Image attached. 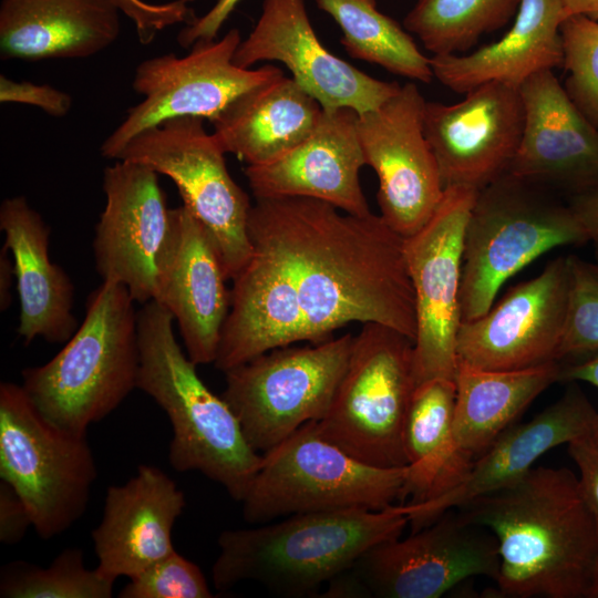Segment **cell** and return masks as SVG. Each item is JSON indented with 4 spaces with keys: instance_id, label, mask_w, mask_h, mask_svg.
<instances>
[{
    "instance_id": "obj_21",
    "label": "cell",
    "mask_w": 598,
    "mask_h": 598,
    "mask_svg": "<svg viewBox=\"0 0 598 598\" xmlns=\"http://www.w3.org/2000/svg\"><path fill=\"white\" fill-rule=\"evenodd\" d=\"M519 92L524 126L508 174L581 193L598 185V128L577 109L553 70L528 78Z\"/></svg>"
},
{
    "instance_id": "obj_38",
    "label": "cell",
    "mask_w": 598,
    "mask_h": 598,
    "mask_svg": "<svg viewBox=\"0 0 598 598\" xmlns=\"http://www.w3.org/2000/svg\"><path fill=\"white\" fill-rule=\"evenodd\" d=\"M122 13L134 23L138 41L151 43L156 35L168 27L185 22L188 24L196 17L187 0L165 3H152L144 0H114Z\"/></svg>"
},
{
    "instance_id": "obj_18",
    "label": "cell",
    "mask_w": 598,
    "mask_h": 598,
    "mask_svg": "<svg viewBox=\"0 0 598 598\" xmlns=\"http://www.w3.org/2000/svg\"><path fill=\"white\" fill-rule=\"evenodd\" d=\"M423 126L444 187L480 190L508 172L519 146V87L487 82L454 104L426 101Z\"/></svg>"
},
{
    "instance_id": "obj_8",
    "label": "cell",
    "mask_w": 598,
    "mask_h": 598,
    "mask_svg": "<svg viewBox=\"0 0 598 598\" xmlns=\"http://www.w3.org/2000/svg\"><path fill=\"white\" fill-rule=\"evenodd\" d=\"M96 476L86 434L50 422L22 385L0 383V477L24 502L39 537L61 535L83 516Z\"/></svg>"
},
{
    "instance_id": "obj_25",
    "label": "cell",
    "mask_w": 598,
    "mask_h": 598,
    "mask_svg": "<svg viewBox=\"0 0 598 598\" xmlns=\"http://www.w3.org/2000/svg\"><path fill=\"white\" fill-rule=\"evenodd\" d=\"M231 279L230 308L215 359L221 372L276 348L305 341L303 315L293 280L261 246Z\"/></svg>"
},
{
    "instance_id": "obj_6",
    "label": "cell",
    "mask_w": 598,
    "mask_h": 598,
    "mask_svg": "<svg viewBox=\"0 0 598 598\" xmlns=\"http://www.w3.org/2000/svg\"><path fill=\"white\" fill-rule=\"evenodd\" d=\"M588 241L570 206L544 186L504 174L480 189L464 237L462 321L486 313L501 287L543 254Z\"/></svg>"
},
{
    "instance_id": "obj_44",
    "label": "cell",
    "mask_w": 598,
    "mask_h": 598,
    "mask_svg": "<svg viewBox=\"0 0 598 598\" xmlns=\"http://www.w3.org/2000/svg\"><path fill=\"white\" fill-rule=\"evenodd\" d=\"M560 381H582L598 388V351L585 361L561 367ZM592 437L598 440V416Z\"/></svg>"
},
{
    "instance_id": "obj_4",
    "label": "cell",
    "mask_w": 598,
    "mask_h": 598,
    "mask_svg": "<svg viewBox=\"0 0 598 598\" xmlns=\"http://www.w3.org/2000/svg\"><path fill=\"white\" fill-rule=\"evenodd\" d=\"M409 524L403 505L291 515L255 528L227 529L218 537L212 578L227 590L256 581L289 597L316 592L349 569L372 546L401 536Z\"/></svg>"
},
{
    "instance_id": "obj_11",
    "label": "cell",
    "mask_w": 598,
    "mask_h": 598,
    "mask_svg": "<svg viewBox=\"0 0 598 598\" xmlns=\"http://www.w3.org/2000/svg\"><path fill=\"white\" fill-rule=\"evenodd\" d=\"M353 337L276 348L224 372L221 396L257 452H268L327 413Z\"/></svg>"
},
{
    "instance_id": "obj_7",
    "label": "cell",
    "mask_w": 598,
    "mask_h": 598,
    "mask_svg": "<svg viewBox=\"0 0 598 598\" xmlns=\"http://www.w3.org/2000/svg\"><path fill=\"white\" fill-rule=\"evenodd\" d=\"M414 377V341L381 323H362L327 413L310 422L323 440L379 467H404L403 426Z\"/></svg>"
},
{
    "instance_id": "obj_48",
    "label": "cell",
    "mask_w": 598,
    "mask_h": 598,
    "mask_svg": "<svg viewBox=\"0 0 598 598\" xmlns=\"http://www.w3.org/2000/svg\"><path fill=\"white\" fill-rule=\"evenodd\" d=\"M591 270L598 276V265L589 264Z\"/></svg>"
},
{
    "instance_id": "obj_10",
    "label": "cell",
    "mask_w": 598,
    "mask_h": 598,
    "mask_svg": "<svg viewBox=\"0 0 598 598\" xmlns=\"http://www.w3.org/2000/svg\"><path fill=\"white\" fill-rule=\"evenodd\" d=\"M498 570L494 535L450 509L406 538L365 550L323 597L437 598L472 577L495 581Z\"/></svg>"
},
{
    "instance_id": "obj_24",
    "label": "cell",
    "mask_w": 598,
    "mask_h": 598,
    "mask_svg": "<svg viewBox=\"0 0 598 598\" xmlns=\"http://www.w3.org/2000/svg\"><path fill=\"white\" fill-rule=\"evenodd\" d=\"M185 505L183 491L157 466L140 465L126 483L109 486L91 533L100 575L131 578L173 553V527Z\"/></svg>"
},
{
    "instance_id": "obj_22",
    "label": "cell",
    "mask_w": 598,
    "mask_h": 598,
    "mask_svg": "<svg viewBox=\"0 0 598 598\" xmlns=\"http://www.w3.org/2000/svg\"><path fill=\"white\" fill-rule=\"evenodd\" d=\"M352 109L324 110L315 131L281 157L247 165L255 198L309 197L352 215L370 212L359 173L365 165Z\"/></svg>"
},
{
    "instance_id": "obj_2",
    "label": "cell",
    "mask_w": 598,
    "mask_h": 598,
    "mask_svg": "<svg viewBox=\"0 0 598 598\" xmlns=\"http://www.w3.org/2000/svg\"><path fill=\"white\" fill-rule=\"evenodd\" d=\"M457 509L497 542L501 597L587 598L598 565V525L570 470L534 466Z\"/></svg>"
},
{
    "instance_id": "obj_19",
    "label": "cell",
    "mask_w": 598,
    "mask_h": 598,
    "mask_svg": "<svg viewBox=\"0 0 598 598\" xmlns=\"http://www.w3.org/2000/svg\"><path fill=\"white\" fill-rule=\"evenodd\" d=\"M278 61L324 110L348 107L359 115L395 94L398 82L378 80L331 53L312 28L305 0H264L260 16L238 45L234 62L249 69Z\"/></svg>"
},
{
    "instance_id": "obj_43",
    "label": "cell",
    "mask_w": 598,
    "mask_h": 598,
    "mask_svg": "<svg viewBox=\"0 0 598 598\" xmlns=\"http://www.w3.org/2000/svg\"><path fill=\"white\" fill-rule=\"evenodd\" d=\"M569 206L598 252V185L576 194Z\"/></svg>"
},
{
    "instance_id": "obj_23",
    "label": "cell",
    "mask_w": 598,
    "mask_h": 598,
    "mask_svg": "<svg viewBox=\"0 0 598 598\" xmlns=\"http://www.w3.org/2000/svg\"><path fill=\"white\" fill-rule=\"evenodd\" d=\"M173 235L162 262L154 300L177 322L188 358L214 363L230 308L228 280L202 224L184 206L172 209Z\"/></svg>"
},
{
    "instance_id": "obj_36",
    "label": "cell",
    "mask_w": 598,
    "mask_h": 598,
    "mask_svg": "<svg viewBox=\"0 0 598 598\" xmlns=\"http://www.w3.org/2000/svg\"><path fill=\"white\" fill-rule=\"evenodd\" d=\"M568 305L559 360L598 351V276L576 256H568Z\"/></svg>"
},
{
    "instance_id": "obj_20",
    "label": "cell",
    "mask_w": 598,
    "mask_h": 598,
    "mask_svg": "<svg viewBox=\"0 0 598 598\" xmlns=\"http://www.w3.org/2000/svg\"><path fill=\"white\" fill-rule=\"evenodd\" d=\"M597 416L586 395L576 386L569 388L533 420L505 430L452 489L430 501L402 504L412 532L450 509L514 484L551 448L592 436Z\"/></svg>"
},
{
    "instance_id": "obj_16",
    "label": "cell",
    "mask_w": 598,
    "mask_h": 598,
    "mask_svg": "<svg viewBox=\"0 0 598 598\" xmlns=\"http://www.w3.org/2000/svg\"><path fill=\"white\" fill-rule=\"evenodd\" d=\"M105 206L95 225L93 254L102 280L122 283L135 302L154 300L173 235L172 209L158 174L118 161L103 173Z\"/></svg>"
},
{
    "instance_id": "obj_29",
    "label": "cell",
    "mask_w": 598,
    "mask_h": 598,
    "mask_svg": "<svg viewBox=\"0 0 598 598\" xmlns=\"http://www.w3.org/2000/svg\"><path fill=\"white\" fill-rule=\"evenodd\" d=\"M322 113L321 104L282 73L237 96L212 122L213 134L226 154L264 165L305 141Z\"/></svg>"
},
{
    "instance_id": "obj_14",
    "label": "cell",
    "mask_w": 598,
    "mask_h": 598,
    "mask_svg": "<svg viewBox=\"0 0 598 598\" xmlns=\"http://www.w3.org/2000/svg\"><path fill=\"white\" fill-rule=\"evenodd\" d=\"M477 192L462 186L446 187L429 221L404 238L415 298L416 384L434 378L455 379L464 237Z\"/></svg>"
},
{
    "instance_id": "obj_26",
    "label": "cell",
    "mask_w": 598,
    "mask_h": 598,
    "mask_svg": "<svg viewBox=\"0 0 598 598\" xmlns=\"http://www.w3.org/2000/svg\"><path fill=\"white\" fill-rule=\"evenodd\" d=\"M0 230L14 262L19 336L25 344L35 338L66 342L79 327L72 312L74 287L50 260V227L24 196H14L1 203Z\"/></svg>"
},
{
    "instance_id": "obj_1",
    "label": "cell",
    "mask_w": 598,
    "mask_h": 598,
    "mask_svg": "<svg viewBox=\"0 0 598 598\" xmlns=\"http://www.w3.org/2000/svg\"><path fill=\"white\" fill-rule=\"evenodd\" d=\"M248 235L290 274L305 342L326 341L350 322L381 323L414 341L415 298L404 238L380 215L341 214L309 197L257 198Z\"/></svg>"
},
{
    "instance_id": "obj_46",
    "label": "cell",
    "mask_w": 598,
    "mask_h": 598,
    "mask_svg": "<svg viewBox=\"0 0 598 598\" xmlns=\"http://www.w3.org/2000/svg\"><path fill=\"white\" fill-rule=\"evenodd\" d=\"M566 18L585 16L598 21V0H563Z\"/></svg>"
},
{
    "instance_id": "obj_17",
    "label": "cell",
    "mask_w": 598,
    "mask_h": 598,
    "mask_svg": "<svg viewBox=\"0 0 598 598\" xmlns=\"http://www.w3.org/2000/svg\"><path fill=\"white\" fill-rule=\"evenodd\" d=\"M569 287L568 257L512 288L477 319L462 321L457 358L485 370H520L558 361Z\"/></svg>"
},
{
    "instance_id": "obj_5",
    "label": "cell",
    "mask_w": 598,
    "mask_h": 598,
    "mask_svg": "<svg viewBox=\"0 0 598 598\" xmlns=\"http://www.w3.org/2000/svg\"><path fill=\"white\" fill-rule=\"evenodd\" d=\"M125 286L103 280L83 322L47 363L22 370V386L53 424L86 434L136 389L137 310Z\"/></svg>"
},
{
    "instance_id": "obj_13",
    "label": "cell",
    "mask_w": 598,
    "mask_h": 598,
    "mask_svg": "<svg viewBox=\"0 0 598 598\" xmlns=\"http://www.w3.org/2000/svg\"><path fill=\"white\" fill-rule=\"evenodd\" d=\"M240 42L239 30L230 29L220 39L197 41L185 56L169 53L142 61L132 85L143 100L127 110L102 143V156L116 159L137 134L172 118L194 116L213 122L237 96L283 73L269 64L257 69L235 64Z\"/></svg>"
},
{
    "instance_id": "obj_3",
    "label": "cell",
    "mask_w": 598,
    "mask_h": 598,
    "mask_svg": "<svg viewBox=\"0 0 598 598\" xmlns=\"http://www.w3.org/2000/svg\"><path fill=\"white\" fill-rule=\"evenodd\" d=\"M174 321L156 300L137 310L136 389L150 395L171 422V466L177 472H200L241 502L261 465L262 454L248 443L224 398L212 392L199 378L197 365L176 340Z\"/></svg>"
},
{
    "instance_id": "obj_15",
    "label": "cell",
    "mask_w": 598,
    "mask_h": 598,
    "mask_svg": "<svg viewBox=\"0 0 598 598\" xmlns=\"http://www.w3.org/2000/svg\"><path fill=\"white\" fill-rule=\"evenodd\" d=\"M425 102L417 85L408 82L380 106L358 117L365 165L379 179L380 216L403 238L429 221L445 190L424 133Z\"/></svg>"
},
{
    "instance_id": "obj_28",
    "label": "cell",
    "mask_w": 598,
    "mask_h": 598,
    "mask_svg": "<svg viewBox=\"0 0 598 598\" xmlns=\"http://www.w3.org/2000/svg\"><path fill=\"white\" fill-rule=\"evenodd\" d=\"M565 19L563 0H522L499 40L467 54L433 55V75L463 95L487 82L519 87L532 75L561 66Z\"/></svg>"
},
{
    "instance_id": "obj_32",
    "label": "cell",
    "mask_w": 598,
    "mask_h": 598,
    "mask_svg": "<svg viewBox=\"0 0 598 598\" xmlns=\"http://www.w3.org/2000/svg\"><path fill=\"white\" fill-rule=\"evenodd\" d=\"M340 27L341 44L357 60L377 64L402 78L430 83V59L411 33L381 12L377 0H315Z\"/></svg>"
},
{
    "instance_id": "obj_47",
    "label": "cell",
    "mask_w": 598,
    "mask_h": 598,
    "mask_svg": "<svg viewBox=\"0 0 598 598\" xmlns=\"http://www.w3.org/2000/svg\"><path fill=\"white\" fill-rule=\"evenodd\" d=\"M587 598H598V565Z\"/></svg>"
},
{
    "instance_id": "obj_35",
    "label": "cell",
    "mask_w": 598,
    "mask_h": 598,
    "mask_svg": "<svg viewBox=\"0 0 598 598\" xmlns=\"http://www.w3.org/2000/svg\"><path fill=\"white\" fill-rule=\"evenodd\" d=\"M563 84L568 96L586 118L598 128V21L569 16L560 27Z\"/></svg>"
},
{
    "instance_id": "obj_42",
    "label": "cell",
    "mask_w": 598,
    "mask_h": 598,
    "mask_svg": "<svg viewBox=\"0 0 598 598\" xmlns=\"http://www.w3.org/2000/svg\"><path fill=\"white\" fill-rule=\"evenodd\" d=\"M241 0H217L205 14L186 24L177 35L183 48H190L200 40H214L225 21Z\"/></svg>"
},
{
    "instance_id": "obj_41",
    "label": "cell",
    "mask_w": 598,
    "mask_h": 598,
    "mask_svg": "<svg viewBox=\"0 0 598 598\" xmlns=\"http://www.w3.org/2000/svg\"><path fill=\"white\" fill-rule=\"evenodd\" d=\"M32 526L31 515L14 488L0 482V542L6 545L20 543Z\"/></svg>"
},
{
    "instance_id": "obj_30",
    "label": "cell",
    "mask_w": 598,
    "mask_h": 598,
    "mask_svg": "<svg viewBox=\"0 0 598 598\" xmlns=\"http://www.w3.org/2000/svg\"><path fill=\"white\" fill-rule=\"evenodd\" d=\"M455 381L434 378L416 384L403 426L408 460L403 499L410 503L436 498L456 486L474 461L454 439Z\"/></svg>"
},
{
    "instance_id": "obj_45",
    "label": "cell",
    "mask_w": 598,
    "mask_h": 598,
    "mask_svg": "<svg viewBox=\"0 0 598 598\" xmlns=\"http://www.w3.org/2000/svg\"><path fill=\"white\" fill-rule=\"evenodd\" d=\"M10 250L2 246L0 251V309L7 310L11 303V290L16 281L13 259L9 257Z\"/></svg>"
},
{
    "instance_id": "obj_39",
    "label": "cell",
    "mask_w": 598,
    "mask_h": 598,
    "mask_svg": "<svg viewBox=\"0 0 598 598\" xmlns=\"http://www.w3.org/2000/svg\"><path fill=\"white\" fill-rule=\"evenodd\" d=\"M1 103L27 104L41 109L54 117L65 116L72 106L71 96L49 84L14 81L0 76Z\"/></svg>"
},
{
    "instance_id": "obj_12",
    "label": "cell",
    "mask_w": 598,
    "mask_h": 598,
    "mask_svg": "<svg viewBox=\"0 0 598 598\" xmlns=\"http://www.w3.org/2000/svg\"><path fill=\"white\" fill-rule=\"evenodd\" d=\"M225 154L215 135L205 130L204 118L184 116L141 132L116 159L143 164L174 182L231 280L252 254L248 235L252 205L230 176Z\"/></svg>"
},
{
    "instance_id": "obj_34",
    "label": "cell",
    "mask_w": 598,
    "mask_h": 598,
    "mask_svg": "<svg viewBox=\"0 0 598 598\" xmlns=\"http://www.w3.org/2000/svg\"><path fill=\"white\" fill-rule=\"evenodd\" d=\"M114 581L87 569L82 549L64 548L48 567L17 560L2 566L1 598H111Z\"/></svg>"
},
{
    "instance_id": "obj_27",
    "label": "cell",
    "mask_w": 598,
    "mask_h": 598,
    "mask_svg": "<svg viewBox=\"0 0 598 598\" xmlns=\"http://www.w3.org/2000/svg\"><path fill=\"white\" fill-rule=\"evenodd\" d=\"M114 0H2V60L83 59L115 42L121 32Z\"/></svg>"
},
{
    "instance_id": "obj_37",
    "label": "cell",
    "mask_w": 598,
    "mask_h": 598,
    "mask_svg": "<svg viewBox=\"0 0 598 598\" xmlns=\"http://www.w3.org/2000/svg\"><path fill=\"white\" fill-rule=\"evenodd\" d=\"M128 579L120 598L213 597L200 568L176 550Z\"/></svg>"
},
{
    "instance_id": "obj_40",
    "label": "cell",
    "mask_w": 598,
    "mask_h": 598,
    "mask_svg": "<svg viewBox=\"0 0 598 598\" xmlns=\"http://www.w3.org/2000/svg\"><path fill=\"white\" fill-rule=\"evenodd\" d=\"M567 446L578 468L581 492L598 525V440L592 436L581 437Z\"/></svg>"
},
{
    "instance_id": "obj_9",
    "label": "cell",
    "mask_w": 598,
    "mask_h": 598,
    "mask_svg": "<svg viewBox=\"0 0 598 598\" xmlns=\"http://www.w3.org/2000/svg\"><path fill=\"white\" fill-rule=\"evenodd\" d=\"M404 467L363 463L320 437L311 423L262 454L243 503L250 524L346 508L384 509L403 499Z\"/></svg>"
},
{
    "instance_id": "obj_33",
    "label": "cell",
    "mask_w": 598,
    "mask_h": 598,
    "mask_svg": "<svg viewBox=\"0 0 598 598\" xmlns=\"http://www.w3.org/2000/svg\"><path fill=\"white\" fill-rule=\"evenodd\" d=\"M522 0H416L403 27L433 55L462 54L503 28Z\"/></svg>"
},
{
    "instance_id": "obj_31",
    "label": "cell",
    "mask_w": 598,
    "mask_h": 598,
    "mask_svg": "<svg viewBox=\"0 0 598 598\" xmlns=\"http://www.w3.org/2000/svg\"><path fill=\"white\" fill-rule=\"evenodd\" d=\"M558 361L520 370H485L458 361L454 439L472 461L483 454L548 386L560 381Z\"/></svg>"
}]
</instances>
